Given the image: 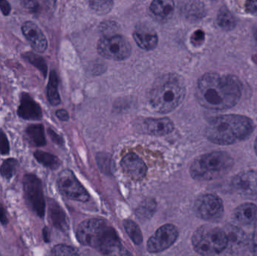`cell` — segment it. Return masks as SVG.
I'll return each mask as SVG.
<instances>
[{"label":"cell","mask_w":257,"mask_h":256,"mask_svg":"<svg viewBox=\"0 0 257 256\" xmlns=\"http://www.w3.org/2000/svg\"><path fill=\"white\" fill-rule=\"evenodd\" d=\"M242 90L241 81L235 75L208 72L199 78L195 94L201 106L223 111L238 103Z\"/></svg>","instance_id":"6da1fadb"},{"label":"cell","mask_w":257,"mask_h":256,"mask_svg":"<svg viewBox=\"0 0 257 256\" xmlns=\"http://www.w3.org/2000/svg\"><path fill=\"white\" fill-rule=\"evenodd\" d=\"M76 236L81 244L94 248L103 255H130L122 246L115 230L102 219H91L81 222Z\"/></svg>","instance_id":"7a4b0ae2"},{"label":"cell","mask_w":257,"mask_h":256,"mask_svg":"<svg viewBox=\"0 0 257 256\" xmlns=\"http://www.w3.org/2000/svg\"><path fill=\"white\" fill-rule=\"evenodd\" d=\"M254 129L250 117L239 114H224L214 117L208 123L205 136L218 145H230L250 137Z\"/></svg>","instance_id":"3957f363"},{"label":"cell","mask_w":257,"mask_h":256,"mask_svg":"<svg viewBox=\"0 0 257 256\" xmlns=\"http://www.w3.org/2000/svg\"><path fill=\"white\" fill-rule=\"evenodd\" d=\"M185 95L184 79L177 74H165L153 84L148 95V102L156 112L168 114L182 103Z\"/></svg>","instance_id":"277c9868"},{"label":"cell","mask_w":257,"mask_h":256,"mask_svg":"<svg viewBox=\"0 0 257 256\" xmlns=\"http://www.w3.org/2000/svg\"><path fill=\"white\" fill-rule=\"evenodd\" d=\"M234 159L224 151H214L196 158L190 168V175L199 181L221 178L232 170Z\"/></svg>","instance_id":"5b68a950"},{"label":"cell","mask_w":257,"mask_h":256,"mask_svg":"<svg viewBox=\"0 0 257 256\" xmlns=\"http://www.w3.org/2000/svg\"><path fill=\"white\" fill-rule=\"evenodd\" d=\"M227 243L224 229L211 225H202L192 237L193 249L202 255H219L226 250Z\"/></svg>","instance_id":"8992f818"},{"label":"cell","mask_w":257,"mask_h":256,"mask_svg":"<svg viewBox=\"0 0 257 256\" xmlns=\"http://www.w3.org/2000/svg\"><path fill=\"white\" fill-rule=\"evenodd\" d=\"M97 51L107 60L123 61L131 55L132 45L120 35L105 36L98 42Z\"/></svg>","instance_id":"52a82bcc"},{"label":"cell","mask_w":257,"mask_h":256,"mask_svg":"<svg viewBox=\"0 0 257 256\" xmlns=\"http://www.w3.org/2000/svg\"><path fill=\"white\" fill-rule=\"evenodd\" d=\"M198 217L209 222H218L224 214L223 200L214 194H205L196 200L193 206Z\"/></svg>","instance_id":"ba28073f"},{"label":"cell","mask_w":257,"mask_h":256,"mask_svg":"<svg viewBox=\"0 0 257 256\" xmlns=\"http://www.w3.org/2000/svg\"><path fill=\"white\" fill-rule=\"evenodd\" d=\"M26 200L30 208L40 217L45 213V202L41 180L33 174H27L23 180Z\"/></svg>","instance_id":"9c48e42d"},{"label":"cell","mask_w":257,"mask_h":256,"mask_svg":"<svg viewBox=\"0 0 257 256\" xmlns=\"http://www.w3.org/2000/svg\"><path fill=\"white\" fill-rule=\"evenodd\" d=\"M57 186L60 192L70 199L81 202H87L90 199L88 192L70 170H63L60 172Z\"/></svg>","instance_id":"30bf717a"},{"label":"cell","mask_w":257,"mask_h":256,"mask_svg":"<svg viewBox=\"0 0 257 256\" xmlns=\"http://www.w3.org/2000/svg\"><path fill=\"white\" fill-rule=\"evenodd\" d=\"M178 231L175 225L166 224L160 227L148 240L147 248L151 253H157L169 249L175 243Z\"/></svg>","instance_id":"8fae6325"},{"label":"cell","mask_w":257,"mask_h":256,"mask_svg":"<svg viewBox=\"0 0 257 256\" xmlns=\"http://www.w3.org/2000/svg\"><path fill=\"white\" fill-rule=\"evenodd\" d=\"M232 189L247 198L257 197V171H246L236 174L231 181Z\"/></svg>","instance_id":"7c38bea8"},{"label":"cell","mask_w":257,"mask_h":256,"mask_svg":"<svg viewBox=\"0 0 257 256\" xmlns=\"http://www.w3.org/2000/svg\"><path fill=\"white\" fill-rule=\"evenodd\" d=\"M21 30L34 51L39 54H42L46 51L48 41L43 32L34 22L26 21L23 24Z\"/></svg>","instance_id":"4fadbf2b"},{"label":"cell","mask_w":257,"mask_h":256,"mask_svg":"<svg viewBox=\"0 0 257 256\" xmlns=\"http://www.w3.org/2000/svg\"><path fill=\"white\" fill-rule=\"evenodd\" d=\"M120 165L123 173L133 180H142L146 175L147 166L145 162L135 153H128L123 156Z\"/></svg>","instance_id":"5bb4252c"},{"label":"cell","mask_w":257,"mask_h":256,"mask_svg":"<svg viewBox=\"0 0 257 256\" xmlns=\"http://www.w3.org/2000/svg\"><path fill=\"white\" fill-rule=\"evenodd\" d=\"M224 229L227 236V249L229 253L239 254L245 249L247 244V237L244 231L241 228L235 225H225Z\"/></svg>","instance_id":"9a60e30c"},{"label":"cell","mask_w":257,"mask_h":256,"mask_svg":"<svg viewBox=\"0 0 257 256\" xmlns=\"http://www.w3.org/2000/svg\"><path fill=\"white\" fill-rule=\"evenodd\" d=\"M18 114L24 120H37L42 118V111L40 105L28 93H23Z\"/></svg>","instance_id":"2e32d148"},{"label":"cell","mask_w":257,"mask_h":256,"mask_svg":"<svg viewBox=\"0 0 257 256\" xmlns=\"http://www.w3.org/2000/svg\"><path fill=\"white\" fill-rule=\"evenodd\" d=\"M175 129L173 122L169 118L147 119L144 122V129L146 133L154 136L169 135Z\"/></svg>","instance_id":"e0dca14e"},{"label":"cell","mask_w":257,"mask_h":256,"mask_svg":"<svg viewBox=\"0 0 257 256\" xmlns=\"http://www.w3.org/2000/svg\"><path fill=\"white\" fill-rule=\"evenodd\" d=\"M232 219L241 225H250L257 222V205L253 203L240 204L232 213Z\"/></svg>","instance_id":"ac0fdd59"},{"label":"cell","mask_w":257,"mask_h":256,"mask_svg":"<svg viewBox=\"0 0 257 256\" xmlns=\"http://www.w3.org/2000/svg\"><path fill=\"white\" fill-rule=\"evenodd\" d=\"M133 36L136 45L145 51H152L158 45V36L154 30L140 27L133 32Z\"/></svg>","instance_id":"d6986e66"},{"label":"cell","mask_w":257,"mask_h":256,"mask_svg":"<svg viewBox=\"0 0 257 256\" xmlns=\"http://www.w3.org/2000/svg\"><path fill=\"white\" fill-rule=\"evenodd\" d=\"M150 11L157 19L167 21L173 16L175 3L174 0H153L150 5Z\"/></svg>","instance_id":"ffe728a7"},{"label":"cell","mask_w":257,"mask_h":256,"mask_svg":"<svg viewBox=\"0 0 257 256\" xmlns=\"http://www.w3.org/2000/svg\"><path fill=\"white\" fill-rule=\"evenodd\" d=\"M181 12L187 20L198 21L206 15L205 5L198 0H189L181 8Z\"/></svg>","instance_id":"44dd1931"},{"label":"cell","mask_w":257,"mask_h":256,"mask_svg":"<svg viewBox=\"0 0 257 256\" xmlns=\"http://www.w3.org/2000/svg\"><path fill=\"white\" fill-rule=\"evenodd\" d=\"M217 25L225 31H231L234 30L237 25L236 18L226 6H223L219 10L217 16Z\"/></svg>","instance_id":"7402d4cb"},{"label":"cell","mask_w":257,"mask_h":256,"mask_svg":"<svg viewBox=\"0 0 257 256\" xmlns=\"http://www.w3.org/2000/svg\"><path fill=\"white\" fill-rule=\"evenodd\" d=\"M50 218L54 226L60 230L67 228L68 224L66 215L61 207L55 202H51L49 206Z\"/></svg>","instance_id":"603a6c76"},{"label":"cell","mask_w":257,"mask_h":256,"mask_svg":"<svg viewBox=\"0 0 257 256\" xmlns=\"http://www.w3.org/2000/svg\"><path fill=\"white\" fill-rule=\"evenodd\" d=\"M26 133L30 143H32L33 145L36 147H42L46 144L45 131L42 125H31L28 126L26 130Z\"/></svg>","instance_id":"cb8c5ba5"},{"label":"cell","mask_w":257,"mask_h":256,"mask_svg":"<svg viewBox=\"0 0 257 256\" xmlns=\"http://www.w3.org/2000/svg\"><path fill=\"white\" fill-rule=\"evenodd\" d=\"M59 80L57 73L54 71L50 73L49 81H48L47 95L48 101L51 105L56 106L60 103V94L58 90Z\"/></svg>","instance_id":"d4e9b609"},{"label":"cell","mask_w":257,"mask_h":256,"mask_svg":"<svg viewBox=\"0 0 257 256\" xmlns=\"http://www.w3.org/2000/svg\"><path fill=\"white\" fill-rule=\"evenodd\" d=\"M157 210V203L152 198H147L141 203L136 210V214L139 219L148 220L154 216Z\"/></svg>","instance_id":"484cf974"},{"label":"cell","mask_w":257,"mask_h":256,"mask_svg":"<svg viewBox=\"0 0 257 256\" xmlns=\"http://www.w3.org/2000/svg\"><path fill=\"white\" fill-rule=\"evenodd\" d=\"M34 156L39 163L52 170L57 169L60 166V159L51 153L37 150L35 152Z\"/></svg>","instance_id":"4316f807"},{"label":"cell","mask_w":257,"mask_h":256,"mask_svg":"<svg viewBox=\"0 0 257 256\" xmlns=\"http://www.w3.org/2000/svg\"><path fill=\"white\" fill-rule=\"evenodd\" d=\"M22 57L24 60H27L32 66L36 67L43 75L45 78L46 77L47 73H48V66H47L45 60L41 56L37 55L35 53L29 51V52L23 54Z\"/></svg>","instance_id":"83f0119b"},{"label":"cell","mask_w":257,"mask_h":256,"mask_svg":"<svg viewBox=\"0 0 257 256\" xmlns=\"http://www.w3.org/2000/svg\"><path fill=\"white\" fill-rule=\"evenodd\" d=\"M123 225L128 237L133 240V243H136V245H140L143 241V237H142V231L137 224L130 219H126L123 222Z\"/></svg>","instance_id":"f1b7e54d"},{"label":"cell","mask_w":257,"mask_h":256,"mask_svg":"<svg viewBox=\"0 0 257 256\" xmlns=\"http://www.w3.org/2000/svg\"><path fill=\"white\" fill-rule=\"evenodd\" d=\"M89 6L98 15L109 13L114 6L113 0H88Z\"/></svg>","instance_id":"f546056e"},{"label":"cell","mask_w":257,"mask_h":256,"mask_svg":"<svg viewBox=\"0 0 257 256\" xmlns=\"http://www.w3.org/2000/svg\"><path fill=\"white\" fill-rule=\"evenodd\" d=\"M18 162L15 159H8L3 162L0 168V173L5 178L10 179L15 175Z\"/></svg>","instance_id":"4dcf8cb0"},{"label":"cell","mask_w":257,"mask_h":256,"mask_svg":"<svg viewBox=\"0 0 257 256\" xmlns=\"http://www.w3.org/2000/svg\"><path fill=\"white\" fill-rule=\"evenodd\" d=\"M52 254L54 255H77L78 253L77 249L72 246L60 244L53 248Z\"/></svg>","instance_id":"1f68e13d"},{"label":"cell","mask_w":257,"mask_h":256,"mask_svg":"<svg viewBox=\"0 0 257 256\" xmlns=\"http://www.w3.org/2000/svg\"><path fill=\"white\" fill-rule=\"evenodd\" d=\"M205 39V35L202 30H199L195 31L190 37V42L195 47H199L204 43Z\"/></svg>","instance_id":"d6a6232c"},{"label":"cell","mask_w":257,"mask_h":256,"mask_svg":"<svg viewBox=\"0 0 257 256\" xmlns=\"http://www.w3.org/2000/svg\"><path fill=\"white\" fill-rule=\"evenodd\" d=\"M9 150H10V147H9L7 137L3 132H0V153L6 155L9 153Z\"/></svg>","instance_id":"836d02e7"},{"label":"cell","mask_w":257,"mask_h":256,"mask_svg":"<svg viewBox=\"0 0 257 256\" xmlns=\"http://www.w3.org/2000/svg\"><path fill=\"white\" fill-rule=\"evenodd\" d=\"M245 9L247 13L257 16V0H247Z\"/></svg>","instance_id":"e575fe53"},{"label":"cell","mask_w":257,"mask_h":256,"mask_svg":"<svg viewBox=\"0 0 257 256\" xmlns=\"http://www.w3.org/2000/svg\"><path fill=\"white\" fill-rule=\"evenodd\" d=\"M23 3L26 8H28L30 12L33 13H37L39 12V3H36V0H23Z\"/></svg>","instance_id":"d590c367"},{"label":"cell","mask_w":257,"mask_h":256,"mask_svg":"<svg viewBox=\"0 0 257 256\" xmlns=\"http://www.w3.org/2000/svg\"><path fill=\"white\" fill-rule=\"evenodd\" d=\"M0 11L5 16H9L10 15L12 7L8 0H0Z\"/></svg>","instance_id":"8d00e7d4"},{"label":"cell","mask_w":257,"mask_h":256,"mask_svg":"<svg viewBox=\"0 0 257 256\" xmlns=\"http://www.w3.org/2000/svg\"><path fill=\"white\" fill-rule=\"evenodd\" d=\"M48 134H49L50 137H51V139H52V141H54V143L59 144V145L63 144V141L61 137H60V135H57V134L56 133L53 129H48Z\"/></svg>","instance_id":"74e56055"},{"label":"cell","mask_w":257,"mask_h":256,"mask_svg":"<svg viewBox=\"0 0 257 256\" xmlns=\"http://www.w3.org/2000/svg\"><path fill=\"white\" fill-rule=\"evenodd\" d=\"M56 115L62 121H67L69 120V116L66 110L60 109L56 112Z\"/></svg>","instance_id":"f35d334b"},{"label":"cell","mask_w":257,"mask_h":256,"mask_svg":"<svg viewBox=\"0 0 257 256\" xmlns=\"http://www.w3.org/2000/svg\"><path fill=\"white\" fill-rule=\"evenodd\" d=\"M251 251L254 255H257V229L252 236Z\"/></svg>","instance_id":"ab89813d"},{"label":"cell","mask_w":257,"mask_h":256,"mask_svg":"<svg viewBox=\"0 0 257 256\" xmlns=\"http://www.w3.org/2000/svg\"><path fill=\"white\" fill-rule=\"evenodd\" d=\"M0 222L3 225H6L8 223V218L6 216V210L4 207L0 204Z\"/></svg>","instance_id":"60d3db41"},{"label":"cell","mask_w":257,"mask_h":256,"mask_svg":"<svg viewBox=\"0 0 257 256\" xmlns=\"http://www.w3.org/2000/svg\"><path fill=\"white\" fill-rule=\"evenodd\" d=\"M56 1L57 0H43V3L47 9H51L55 6Z\"/></svg>","instance_id":"b9f144b4"},{"label":"cell","mask_w":257,"mask_h":256,"mask_svg":"<svg viewBox=\"0 0 257 256\" xmlns=\"http://www.w3.org/2000/svg\"><path fill=\"white\" fill-rule=\"evenodd\" d=\"M254 150L255 153H256V154L257 155V137L256 138V140H255L254 142Z\"/></svg>","instance_id":"7bdbcfd3"},{"label":"cell","mask_w":257,"mask_h":256,"mask_svg":"<svg viewBox=\"0 0 257 256\" xmlns=\"http://www.w3.org/2000/svg\"><path fill=\"white\" fill-rule=\"evenodd\" d=\"M254 39H255V42H256V45L257 46V29L256 31H255L254 33Z\"/></svg>","instance_id":"ee69618b"},{"label":"cell","mask_w":257,"mask_h":256,"mask_svg":"<svg viewBox=\"0 0 257 256\" xmlns=\"http://www.w3.org/2000/svg\"><path fill=\"white\" fill-rule=\"evenodd\" d=\"M0 88H1V85H0Z\"/></svg>","instance_id":"f6af8a7d"}]
</instances>
